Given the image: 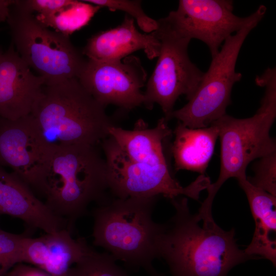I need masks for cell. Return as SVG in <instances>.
Instances as JSON below:
<instances>
[{
  "label": "cell",
  "mask_w": 276,
  "mask_h": 276,
  "mask_svg": "<svg viewBox=\"0 0 276 276\" xmlns=\"http://www.w3.org/2000/svg\"><path fill=\"white\" fill-rule=\"evenodd\" d=\"M170 200L175 213L165 224L157 256L165 260L172 276H228L235 266L260 259L238 247L234 228L225 231L215 221L201 227V218L190 213L187 198Z\"/></svg>",
  "instance_id": "1"
},
{
  "label": "cell",
  "mask_w": 276,
  "mask_h": 276,
  "mask_svg": "<svg viewBox=\"0 0 276 276\" xmlns=\"http://www.w3.org/2000/svg\"><path fill=\"white\" fill-rule=\"evenodd\" d=\"M97 145L76 144L51 147L45 167L34 187L45 204L65 220L72 232L76 220L85 215L93 202L109 199L107 167Z\"/></svg>",
  "instance_id": "2"
},
{
  "label": "cell",
  "mask_w": 276,
  "mask_h": 276,
  "mask_svg": "<svg viewBox=\"0 0 276 276\" xmlns=\"http://www.w3.org/2000/svg\"><path fill=\"white\" fill-rule=\"evenodd\" d=\"M77 78L45 84L31 114L42 139L51 147L97 145L115 126Z\"/></svg>",
  "instance_id": "3"
},
{
  "label": "cell",
  "mask_w": 276,
  "mask_h": 276,
  "mask_svg": "<svg viewBox=\"0 0 276 276\" xmlns=\"http://www.w3.org/2000/svg\"><path fill=\"white\" fill-rule=\"evenodd\" d=\"M157 197L110 199L93 212L94 244L131 268L157 273L152 262L165 224L155 222L152 214Z\"/></svg>",
  "instance_id": "4"
},
{
  "label": "cell",
  "mask_w": 276,
  "mask_h": 276,
  "mask_svg": "<svg viewBox=\"0 0 276 276\" xmlns=\"http://www.w3.org/2000/svg\"><path fill=\"white\" fill-rule=\"evenodd\" d=\"M262 87H265L264 96L253 116L237 119L225 114L212 123L219 130L220 169L217 180L206 189L208 196L199 210L202 218L212 216L214 199L227 179L246 177L251 161L276 151L275 141L270 135L276 118V80L268 78Z\"/></svg>",
  "instance_id": "5"
},
{
  "label": "cell",
  "mask_w": 276,
  "mask_h": 276,
  "mask_svg": "<svg viewBox=\"0 0 276 276\" xmlns=\"http://www.w3.org/2000/svg\"><path fill=\"white\" fill-rule=\"evenodd\" d=\"M7 22L16 52L45 84L78 78L87 60L69 36L42 25L19 0L11 6Z\"/></svg>",
  "instance_id": "6"
},
{
  "label": "cell",
  "mask_w": 276,
  "mask_h": 276,
  "mask_svg": "<svg viewBox=\"0 0 276 276\" xmlns=\"http://www.w3.org/2000/svg\"><path fill=\"white\" fill-rule=\"evenodd\" d=\"M266 11V7L260 5L245 26L226 39L218 54L212 58L210 66L192 97L182 107L174 110L170 119H176L190 128H200L210 126L226 114V109L231 104L233 87L242 78V74L236 71L240 50Z\"/></svg>",
  "instance_id": "7"
},
{
  "label": "cell",
  "mask_w": 276,
  "mask_h": 276,
  "mask_svg": "<svg viewBox=\"0 0 276 276\" xmlns=\"http://www.w3.org/2000/svg\"><path fill=\"white\" fill-rule=\"evenodd\" d=\"M157 22V28L154 32L160 48L156 65L147 82L143 105L151 109L154 104H158L168 121L178 97L184 95L190 100L204 72L189 58L188 49L191 39L167 17Z\"/></svg>",
  "instance_id": "8"
},
{
  "label": "cell",
  "mask_w": 276,
  "mask_h": 276,
  "mask_svg": "<svg viewBox=\"0 0 276 276\" xmlns=\"http://www.w3.org/2000/svg\"><path fill=\"white\" fill-rule=\"evenodd\" d=\"M107 167L108 190L117 198L158 197L170 200L184 195L198 200L210 182L200 175L186 187L172 176L168 163L152 165L130 159L108 136L101 142Z\"/></svg>",
  "instance_id": "9"
},
{
  "label": "cell",
  "mask_w": 276,
  "mask_h": 276,
  "mask_svg": "<svg viewBox=\"0 0 276 276\" xmlns=\"http://www.w3.org/2000/svg\"><path fill=\"white\" fill-rule=\"evenodd\" d=\"M147 77L140 59L130 55L116 61L87 59L78 79L102 105L112 104L130 110L143 104L141 88Z\"/></svg>",
  "instance_id": "10"
},
{
  "label": "cell",
  "mask_w": 276,
  "mask_h": 276,
  "mask_svg": "<svg viewBox=\"0 0 276 276\" xmlns=\"http://www.w3.org/2000/svg\"><path fill=\"white\" fill-rule=\"evenodd\" d=\"M231 0H180L169 20L191 40L198 39L208 47L212 58L219 52L227 38L241 29L252 13L240 17L233 13Z\"/></svg>",
  "instance_id": "11"
},
{
  "label": "cell",
  "mask_w": 276,
  "mask_h": 276,
  "mask_svg": "<svg viewBox=\"0 0 276 276\" xmlns=\"http://www.w3.org/2000/svg\"><path fill=\"white\" fill-rule=\"evenodd\" d=\"M30 114L17 120L0 117V166L8 167L34 188L50 154Z\"/></svg>",
  "instance_id": "12"
},
{
  "label": "cell",
  "mask_w": 276,
  "mask_h": 276,
  "mask_svg": "<svg viewBox=\"0 0 276 276\" xmlns=\"http://www.w3.org/2000/svg\"><path fill=\"white\" fill-rule=\"evenodd\" d=\"M45 79L35 75L11 42L0 52V117L17 120L30 114Z\"/></svg>",
  "instance_id": "13"
},
{
  "label": "cell",
  "mask_w": 276,
  "mask_h": 276,
  "mask_svg": "<svg viewBox=\"0 0 276 276\" xmlns=\"http://www.w3.org/2000/svg\"><path fill=\"white\" fill-rule=\"evenodd\" d=\"M93 248L83 238L74 239L63 229L40 237H27L21 263L43 270L51 276H67L70 268Z\"/></svg>",
  "instance_id": "14"
},
{
  "label": "cell",
  "mask_w": 276,
  "mask_h": 276,
  "mask_svg": "<svg viewBox=\"0 0 276 276\" xmlns=\"http://www.w3.org/2000/svg\"><path fill=\"white\" fill-rule=\"evenodd\" d=\"M0 214L19 218L29 226L46 233L68 230L65 220L56 215L39 200L17 175L7 172L1 166Z\"/></svg>",
  "instance_id": "15"
},
{
  "label": "cell",
  "mask_w": 276,
  "mask_h": 276,
  "mask_svg": "<svg viewBox=\"0 0 276 276\" xmlns=\"http://www.w3.org/2000/svg\"><path fill=\"white\" fill-rule=\"evenodd\" d=\"M160 48L154 32L141 33L136 29L134 19L126 14L120 25L90 37L82 53L88 59L116 61L142 50L149 59H153L158 56Z\"/></svg>",
  "instance_id": "16"
},
{
  "label": "cell",
  "mask_w": 276,
  "mask_h": 276,
  "mask_svg": "<svg viewBox=\"0 0 276 276\" xmlns=\"http://www.w3.org/2000/svg\"><path fill=\"white\" fill-rule=\"evenodd\" d=\"M247 197L255 228L244 250L249 255L265 258L276 265V196L251 184L246 177L237 179Z\"/></svg>",
  "instance_id": "17"
},
{
  "label": "cell",
  "mask_w": 276,
  "mask_h": 276,
  "mask_svg": "<svg viewBox=\"0 0 276 276\" xmlns=\"http://www.w3.org/2000/svg\"><path fill=\"white\" fill-rule=\"evenodd\" d=\"M168 121L160 118L156 126L148 128L142 119L138 120L132 130L116 125L109 131V136L131 160L157 165L167 163L164 151V142L172 134Z\"/></svg>",
  "instance_id": "18"
},
{
  "label": "cell",
  "mask_w": 276,
  "mask_h": 276,
  "mask_svg": "<svg viewBox=\"0 0 276 276\" xmlns=\"http://www.w3.org/2000/svg\"><path fill=\"white\" fill-rule=\"evenodd\" d=\"M171 152L176 171L186 170L204 174L213 154L219 130L214 124L190 128L178 122L172 131Z\"/></svg>",
  "instance_id": "19"
},
{
  "label": "cell",
  "mask_w": 276,
  "mask_h": 276,
  "mask_svg": "<svg viewBox=\"0 0 276 276\" xmlns=\"http://www.w3.org/2000/svg\"><path fill=\"white\" fill-rule=\"evenodd\" d=\"M100 7L83 1H73L65 7L48 14H38L36 19L46 27L69 36L86 26Z\"/></svg>",
  "instance_id": "20"
},
{
  "label": "cell",
  "mask_w": 276,
  "mask_h": 276,
  "mask_svg": "<svg viewBox=\"0 0 276 276\" xmlns=\"http://www.w3.org/2000/svg\"><path fill=\"white\" fill-rule=\"evenodd\" d=\"M67 276H129L108 253L93 249L72 266Z\"/></svg>",
  "instance_id": "21"
},
{
  "label": "cell",
  "mask_w": 276,
  "mask_h": 276,
  "mask_svg": "<svg viewBox=\"0 0 276 276\" xmlns=\"http://www.w3.org/2000/svg\"><path fill=\"white\" fill-rule=\"evenodd\" d=\"M84 2L98 6L105 7L111 11H122L133 18L139 27L146 33L155 31L157 28V20L145 13L140 1L137 0H85Z\"/></svg>",
  "instance_id": "22"
},
{
  "label": "cell",
  "mask_w": 276,
  "mask_h": 276,
  "mask_svg": "<svg viewBox=\"0 0 276 276\" xmlns=\"http://www.w3.org/2000/svg\"><path fill=\"white\" fill-rule=\"evenodd\" d=\"M27 236L4 231L0 228V276L21 263Z\"/></svg>",
  "instance_id": "23"
},
{
  "label": "cell",
  "mask_w": 276,
  "mask_h": 276,
  "mask_svg": "<svg viewBox=\"0 0 276 276\" xmlns=\"http://www.w3.org/2000/svg\"><path fill=\"white\" fill-rule=\"evenodd\" d=\"M255 175L247 178L253 186L276 196V151L266 155L256 163Z\"/></svg>",
  "instance_id": "24"
},
{
  "label": "cell",
  "mask_w": 276,
  "mask_h": 276,
  "mask_svg": "<svg viewBox=\"0 0 276 276\" xmlns=\"http://www.w3.org/2000/svg\"><path fill=\"white\" fill-rule=\"evenodd\" d=\"M72 0H19L20 4L32 13L48 15L65 7Z\"/></svg>",
  "instance_id": "25"
},
{
  "label": "cell",
  "mask_w": 276,
  "mask_h": 276,
  "mask_svg": "<svg viewBox=\"0 0 276 276\" xmlns=\"http://www.w3.org/2000/svg\"><path fill=\"white\" fill-rule=\"evenodd\" d=\"M15 0H0V22L7 21L11 6Z\"/></svg>",
  "instance_id": "26"
},
{
  "label": "cell",
  "mask_w": 276,
  "mask_h": 276,
  "mask_svg": "<svg viewBox=\"0 0 276 276\" xmlns=\"http://www.w3.org/2000/svg\"><path fill=\"white\" fill-rule=\"evenodd\" d=\"M1 276H8L6 274L3 275H1Z\"/></svg>",
  "instance_id": "27"
},
{
  "label": "cell",
  "mask_w": 276,
  "mask_h": 276,
  "mask_svg": "<svg viewBox=\"0 0 276 276\" xmlns=\"http://www.w3.org/2000/svg\"><path fill=\"white\" fill-rule=\"evenodd\" d=\"M2 51L1 48H0V52Z\"/></svg>",
  "instance_id": "28"
}]
</instances>
